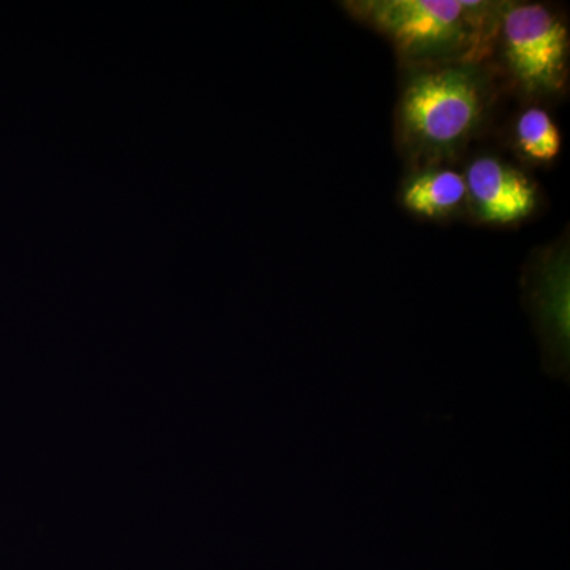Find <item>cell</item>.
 <instances>
[{
	"label": "cell",
	"mask_w": 570,
	"mask_h": 570,
	"mask_svg": "<svg viewBox=\"0 0 570 570\" xmlns=\"http://www.w3.org/2000/svg\"><path fill=\"white\" fill-rule=\"evenodd\" d=\"M482 75L466 63H444L409 80L401 100V132L415 151L442 156L461 148L487 108Z\"/></svg>",
	"instance_id": "1"
},
{
	"label": "cell",
	"mask_w": 570,
	"mask_h": 570,
	"mask_svg": "<svg viewBox=\"0 0 570 570\" xmlns=\"http://www.w3.org/2000/svg\"><path fill=\"white\" fill-rule=\"evenodd\" d=\"M482 2L374 0L356 3L360 14L415 61H441L478 48Z\"/></svg>",
	"instance_id": "2"
},
{
	"label": "cell",
	"mask_w": 570,
	"mask_h": 570,
	"mask_svg": "<svg viewBox=\"0 0 570 570\" xmlns=\"http://www.w3.org/2000/svg\"><path fill=\"white\" fill-rule=\"evenodd\" d=\"M502 41L513 77L530 92H554L568 71L569 33L540 3H515L502 14Z\"/></svg>",
	"instance_id": "3"
},
{
	"label": "cell",
	"mask_w": 570,
	"mask_h": 570,
	"mask_svg": "<svg viewBox=\"0 0 570 570\" xmlns=\"http://www.w3.org/2000/svg\"><path fill=\"white\" fill-rule=\"evenodd\" d=\"M468 200L487 224L509 225L530 216L538 202L534 183L497 157H479L469 165Z\"/></svg>",
	"instance_id": "4"
},
{
	"label": "cell",
	"mask_w": 570,
	"mask_h": 570,
	"mask_svg": "<svg viewBox=\"0 0 570 570\" xmlns=\"http://www.w3.org/2000/svg\"><path fill=\"white\" fill-rule=\"evenodd\" d=\"M401 200L409 212L428 219L450 216L468 200L466 179L455 170L426 171L409 179Z\"/></svg>",
	"instance_id": "5"
},
{
	"label": "cell",
	"mask_w": 570,
	"mask_h": 570,
	"mask_svg": "<svg viewBox=\"0 0 570 570\" xmlns=\"http://www.w3.org/2000/svg\"><path fill=\"white\" fill-rule=\"evenodd\" d=\"M517 141L524 156L535 163H551L561 151V134L542 108H530L517 122Z\"/></svg>",
	"instance_id": "6"
}]
</instances>
